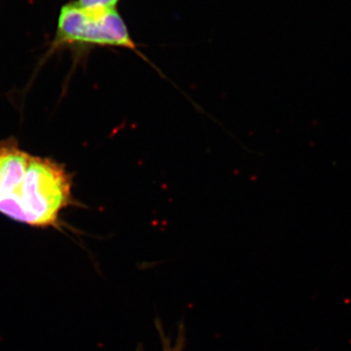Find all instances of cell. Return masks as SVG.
<instances>
[{
	"label": "cell",
	"mask_w": 351,
	"mask_h": 351,
	"mask_svg": "<svg viewBox=\"0 0 351 351\" xmlns=\"http://www.w3.org/2000/svg\"><path fill=\"white\" fill-rule=\"evenodd\" d=\"M71 198V181L59 164L32 156L20 186L0 197V213L32 226L56 223Z\"/></svg>",
	"instance_id": "6da1fadb"
},
{
	"label": "cell",
	"mask_w": 351,
	"mask_h": 351,
	"mask_svg": "<svg viewBox=\"0 0 351 351\" xmlns=\"http://www.w3.org/2000/svg\"><path fill=\"white\" fill-rule=\"evenodd\" d=\"M55 43L135 47L125 22L117 9L83 8L75 1L62 7Z\"/></svg>",
	"instance_id": "7a4b0ae2"
},
{
	"label": "cell",
	"mask_w": 351,
	"mask_h": 351,
	"mask_svg": "<svg viewBox=\"0 0 351 351\" xmlns=\"http://www.w3.org/2000/svg\"><path fill=\"white\" fill-rule=\"evenodd\" d=\"M32 158L14 143L0 144V197L20 186Z\"/></svg>",
	"instance_id": "3957f363"
},
{
	"label": "cell",
	"mask_w": 351,
	"mask_h": 351,
	"mask_svg": "<svg viewBox=\"0 0 351 351\" xmlns=\"http://www.w3.org/2000/svg\"><path fill=\"white\" fill-rule=\"evenodd\" d=\"M159 336H160L161 345H162L163 351H182L184 350V343H186V337H184V328L181 327L179 330L177 339L175 343H172L171 339L168 338L164 332L162 326L160 324L157 325Z\"/></svg>",
	"instance_id": "277c9868"
},
{
	"label": "cell",
	"mask_w": 351,
	"mask_h": 351,
	"mask_svg": "<svg viewBox=\"0 0 351 351\" xmlns=\"http://www.w3.org/2000/svg\"><path fill=\"white\" fill-rule=\"evenodd\" d=\"M75 2L83 8L110 10V9H117L119 0H76Z\"/></svg>",
	"instance_id": "5b68a950"
}]
</instances>
